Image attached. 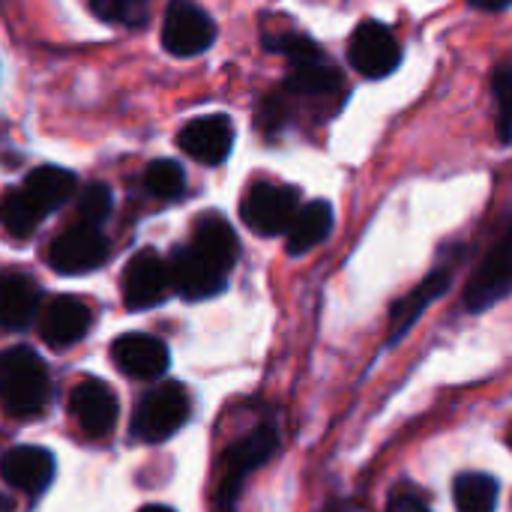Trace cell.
Listing matches in <instances>:
<instances>
[{"label":"cell","instance_id":"obj_8","mask_svg":"<svg viewBox=\"0 0 512 512\" xmlns=\"http://www.w3.org/2000/svg\"><path fill=\"white\" fill-rule=\"evenodd\" d=\"M510 228L501 231V237L495 240V246L489 249V255L480 261L477 273L471 276L468 288H465V306L471 312H483L495 303H501L510 294Z\"/></svg>","mask_w":512,"mask_h":512},{"label":"cell","instance_id":"obj_22","mask_svg":"<svg viewBox=\"0 0 512 512\" xmlns=\"http://www.w3.org/2000/svg\"><path fill=\"white\" fill-rule=\"evenodd\" d=\"M39 222H42V216L27 204V198L18 189L3 192V198H0V225H3L6 234L30 237L39 228Z\"/></svg>","mask_w":512,"mask_h":512},{"label":"cell","instance_id":"obj_19","mask_svg":"<svg viewBox=\"0 0 512 512\" xmlns=\"http://www.w3.org/2000/svg\"><path fill=\"white\" fill-rule=\"evenodd\" d=\"M333 231V207L327 201H309L306 207H300L288 225V237H285V249L291 255H306L309 249H315L318 243H324Z\"/></svg>","mask_w":512,"mask_h":512},{"label":"cell","instance_id":"obj_32","mask_svg":"<svg viewBox=\"0 0 512 512\" xmlns=\"http://www.w3.org/2000/svg\"><path fill=\"white\" fill-rule=\"evenodd\" d=\"M12 507H15V504H12V498H9V495H0V512H9Z\"/></svg>","mask_w":512,"mask_h":512},{"label":"cell","instance_id":"obj_13","mask_svg":"<svg viewBox=\"0 0 512 512\" xmlns=\"http://www.w3.org/2000/svg\"><path fill=\"white\" fill-rule=\"evenodd\" d=\"M111 360L123 375L153 381L168 369V348L162 339H156L150 333H126V336L114 339Z\"/></svg>","mask_w":512,"mask_h":512},{"label":"cell","instance_id":"obj_23","mask_svg":"<svg viewBox=\"0 0 512 512\" xmlns=\"http://www.w3.org/2000/svg\"><path fill=\"white\" fill-rule=\"evenodd\" d=\"M144 189L153 198L174 201V198H180L186 192V174L174 159H156L144 171Z\"/></svg>","mask_w":512,"mask_h":512},{"label":"cell","instance_id":"obj_7","mask_svg":"<svg viewBox=\"0 0 512 512\" xmlns=\"http://www.w3.org/2000/svg\"><path fill=\"white\" fill-rule=\"evenodd\" d=\"M348 60L351 66L366 75V78H384L390 75L399 60H402V48L393 36L390 27H384L381 21H363L348 42Z\"/></svg>","mask_w":512,"mask_h":512},{"label":"cell","instance_id":"obj_33","mask_svg":"<svg viewBox=\"0 0 512 512\" xmlns=\"http://www.w3.org/2000/svg\"><path fill=\"white\" fill-rule=\"evenodd\" d=\"M138 512H174L171 507H162V504H150V507H141Z\"/></svg>","mask_w":512,"mask_h":512},{"label":"cell","instance_id":"obj_5","mask_svg":"<svg viewBox=\"0 0 512 512\" xmlns=\"http://www.w3.org/2000/svg\"><path fill=\"white\" fill-rule=\"evenodd\" d=\"M297 189L294 186H282V183H255L243 204H240V216L243 222L261 234V237H273L288 231L294 213H297Z\"/></svg>","mask_w":512,"mask_h":512},{"label":"cell","instance_id":"obj_11","mask_svg":"<svg viewBox=\"0 0 512 512\" xmlns=\"http://www.w3.org/2000/svg\"><path fill=\"white\" fill-rule=\"evenodd\" d=\"M177 144L186 156L204 162V165H219L228 159L231 144H234V126L225 114H210V117H195L177 132Z\"/></svg>","mask_w":512,"mask_h":512},{"label":"cell","instance_id":"obj_16","mask_svg":"<svg viewBox=\"0 0 512 512\" xmlns=\"http://www.w3.org/2000/svg\"><path fill=\"white\" fill-rule=\"evenodd\" d=\"M78 189V180L72 171L57 168V165H42L36 171H30L24 177V183L18 186V192L27 198V204L45 219L51 210H57L60 204H66Z\"/></svg>","mask_w":512,"mask_h":512},{"label":"cell","instance_id":"obj_30","mask_svg":"<svg viewBox=\"0 0 512 512\" xmlns=\"http://www.w3.org/2000/svg\"><path fill=\"white\" fill-rule=\"evenodd\" d=\"M471 6L486 9V12H501V9H507V6H510V0H471Z\"/></svg>","mask_w":512,"mask_h":512},{"label":"cell","instance_id":"obj_21","mask_svg":"<svg viewBox=\"0 0 512 512\" xmlns=\"http://www.w3.org/2000/svg\"><path fill=\"white\" fill-rule=\"evenodd\" d=\"M453 501L459 512H495L498 483L486 474H462L453 486Z\"/></svg>","mask_w":512,"mask_h":512},{"label":"cell","instance_id":"obj_2","mask_svg":"<svg viewBox=\"0 0 512 512\" xmlns=\"http://www.w3.org/2000/svg\"><path fill=\"white\" fill-rule=\"evenodd\" d=\"M279 447V435L273 426H261L240 438L222 459V480L216 489V512L237 510V498L243 492V483L252 471H258Z\"/></svg>","mask_w":512,"mask_h":512},{"label":"cell","instance_id":"obj_28","mask_svg":"<svg viewBox=\"0 0 512 512\" xmlns=\"http://www.w3.org/2000/svg\"><path fill=\"white\" fill-rule=\"evenodd\" d=\"M288 120H291V111H288L285 96L270 93V96H264V99L258 102V126H261L267 135H273V132L285 129V126H288Z\"/></svg>","mask_w":512,"mask_h":512},{"label":"cell","instance_id":"obj_10","mask_svg":"<svg viewBox=\"0 0 512 512\" xmlns=\"http://www.w3.org/2000/svg\"><path fill=\"white\" fill-rule=\"evenodd\" d=\"M69 414L87 438H108L117 426V396L108 384L84 378L69 393Z\"/></svg>","mask_w":512,"mask_h":512},{"label":"cell","instance_id":"obj_1","mask_svg":"<svg viewBox=\"0 0 512 512\" xmlns=\"http://www.w3.org/2000/svg\"><path fill=\"white\" fill-rule=\"evenodd\" d=\"M0 402L12 417H36L48 408L51 381L30 348L0 351Z\"/></svg>","mask_w":512,"mask_h":512},{"label":"cell","instance_id":"obj_27","mask_svg":"<svg viewBox=\"0 0 512 512\" xmlns=\"http://www.w3.org/2000/svg\"><path fill=\"white\" fill-rule=\"evenodd\" d=\"M492 90H495V102H498V138H501V144H510L512 72L507 63L495 72V84H492Z\"/></svg>","mask_w":512,"mask_h":512},{"label":"cell","instance_id":"obj_29","mask_svg":"<svg viewBox=\"0 0 512 512\" xmlns=\"http://www.w3.org/2000/svg\"><path fill=\"white\" fill-rule=\"evenodd\" d=\"M390 512H432L423 501H417V498H411V495H402V498H396L393 504H390Z\"/></svg>","mask_w":512,"mask_h":512},{"label":"cell","instance_id":"obj_18","mask_svg":"<svg viewBox=\"0 0 512 512\" xmlns=\"http://www.w3.org/2000/svg\"><path fill=\"white\" fill-rule=\"evenodd\" d=\"M39 309V288L21 273L0 276V330H24Z\"/></svg>","mask_w":512,"mask_h":512},{"label":"cell","instance_id":"obj_24","mask_svg":"<svg viewBox=\"0 0 512 512\" xmlns=\"http://www.w3.org/2000/svg\"><path fill=\"white\" fill-rule=\"evenodd\" d=\"M90 9L96 18H102L108 24L141 27L147 21L150 0H90Z\"/></svg>","mask_w":512,"mask_h":512},{"label":"cell","instance_id":"obj_17","mask_svg":"<svg viewBox=\"0 0 512 512\" xmlns=\"http://www.w3.org/2000/svg\"><path fill=\"white\" fill-rule=\"evenodd\" d=\"M450 288V270H435L423 285H417L408 297H402L393 309H390V345L399 342L414 324L417 318Z\"/></svg>","mask_w":512,"mask_h":512},{"label":"cell","instance_id":"obj_12","mask_svg":"<svg viewBox=\"0 0 512 512\" xmlns=\"http://www.w3.org/2000/svg\"><path fill=\"white\" fill-rule=\"evenodd\" d=\"M186 249H189L198 261H204L210 270H216L219 276L228 279V273H231V267H234V261H237L240 243H237L234 228H231L219 213H207V216H201V219L195 222L192 240L186 243Z\"/></svg>","mask_w":512,"mask_h":512},{"label":"cell","instance_id":"obj_4","mask_svg":"<svg viewBox=\"0 0 512 512\" xmlns=\"http://www.w3.org/2000/svg\"><path fill=\"white\" fill-rule=\"evenodd\" d=\"M216 39L213 18L195 0H171L162 21V45L174 57H195Z\"/></svg>","mask_w":512,"mask_h":512},{"label":"cell","instance_id":"obj_26","mask_svg":"<svg viewBox=\"0 0 512 512\" xmlns=\"http://www.w3.org/2000/svg\"><path fill=\"white\" fill-rule=\"evenodd\" d=\"M264 45L276 54H285L291 63H303V60H315L321 57L318 45L306 36V33H297V30H285V33H267L264 36Z\"/></svg>","mask_w":512,"mask_h":512},{"label":"cell","instance_id":"obj_6","mask_svg":"<svg viewBox=\"0 0 512 512\" xmlns=\"http://www.w3.org/2000/svg\"><path fill=\"white\" fill-rule=\"evenodd\" d=\"M108 258V240L102 237L99 228L93 225H69L63 234H57L48 246V264L51 270L63 276H78L90 273Z\"/></svg>","mask_w":512,"mask_h":512},{"label":"cell","instance_id":"obj_25","mask_svg":"<svg viewBox=\"0 0 512 512\" xmlns=\"http://www.w3.org/2000/svg\"><path fill=\"white\" fill-rule=\"evenodd\" d=\"M111 207H114L111 189H108L105 183H90V186L81 192L78 204H75V216H78V222H81V225H93V228H99V225L108 219Z\"/></svg>","mask_w":512,"mask_h":512},{"label":"cell","instance_id":"obj_9","mask_svg":"<svg viewBox=\"0 0 512 512\" xmlns=\"http://www.w3.org/2000/svg\"><path fill=\"white\" fill-rule=\"evenodd\" d=\"M171 288V276H168V261L162 255H156L153 249H141L138 255H132V261L123 270V303L132 312H144L153 309L165 300Z\"/></svg>","mask_w":512,"mask_h":512},{"label":"cell","instance_id":"obj_3","mask_svg":"<svg viewBox=\"0 0 512 512\" xmlns=\"http://www.w3.org/2000/svg\"><path fill=\"white\" fill-rule=\"evenodd\" d=\"M189 408V393L180 384H162L138 402L132 435L144 444H162L189 420Z\"/></svg>","mask_w":512,"mask_h":512},{"label":"cell","instance_id":"obj_15","mask_svg":"<svg viewBox=\"0 0 512 512\" xmlns=\"http://www.w3.org/2000/svg\"><path fill=\"white\" fill-rule=\"evenodd\" d=\"M54 456L42 447H12L0 459V477L18 492L39 495L54 480Z\"/></svg>","mask_w":512,"mask_h":512},{"label":"cell","instance_id":"obj_14","mask_svg":"<svg viewBox=\"0 0 512 512\" xmlns=\"http://www.w3.org/2000/svg\"><path fill=\"white\" fill-rule=\"evenodd\" d=\"M90 321H93V315L84 300H78L72 294H60L45 303V309L39 315V333L48 345L66 348L90 330Z\"/></svg>","mask_w":512,"mask_h":512},{"label":"cell","instance_id":"obj_31","mask_svg":"<svg viewBox=\"0 0 512 512\" xmlns=\"http://www.w3.org/2000/svg\"><path fill=\"white\" fill-rule=\"evenodd\" d=\"M327 512H372L366 504H360V501H339V504H333Z\"/></svg>","mask_w":512,"mask_h":512},{"label":"cell","instance_id":"obj_20","mask_svg":"<svg viewBox=\"0 0 512 512\" xmlns=\"http://www.w3.org/2000/svg\"><path fill=\"white\" fill-rule=\"evenodd\" d=\"M339 87H342L339 69L324 63L321 57L291 63V72L285 78V93H294V96H327Z\"/></svg>","mask_w":512,"mask_h":512}]
</instances>
